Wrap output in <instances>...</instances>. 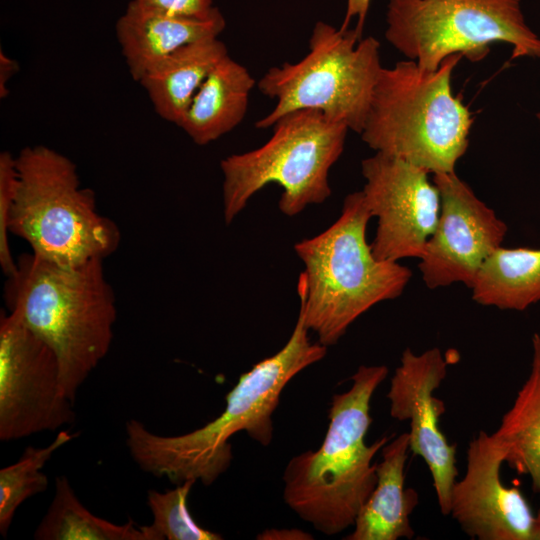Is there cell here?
I'll return each instance as SVG.
<instances>
[{
	"mask_svg": "<svg viewBox=\"0 0 540 540\" xmlns=\"http://www.w3.org/2000/svg\"><path fill=\"white\" fill-rule=\"evenodd\" d=\"M303 307L286 344L241 374L226 395L222 413L204 426L176 436H162L130 419L125 424L126 445L132 459L146 473L179 485L188 480L211 485L229 468L230 438L245 431L268 446L273 438L272 415L291 379L322 360L327 346L308 336Z\"/></svg>",
	"mask_w": 540,
	"mask_h": 540,
	"instance_id": "1",
	"label": "cell"
},
{
	"mask_svg": "<svg viewBox=\"0 0 540 540\" xmlns=\"http://www.w3.org/2000/svg\"><path fill=\"white\" fill-rule=\"evenodd\" d=\"M16 262L4 287L6 305L54 351L63 388L74 403L113 339L116 299L103 260L63 266L24 253Z\"/></svg>",
	"mask_w": 540,
	"mask_h": 540,
	"instance_id": "2",
	"label": "cell"
},
{
	"mask_svg": "<svg viewBox=\"0 0 540 540\" xmlns=\"http://www.w3.org/2000/svg\"><path fill=\"white\" fill-rule=\"evenodd\" d=\"M385 365H361L351 387L334 394L321 446L293 456L283 473V499L305 522L331 536L354 525L377 483L375 455L390 438L367 445L370 402L386 379Z\"/></svg>",
	"mask_w": 540,
	"mask_h": 540,
	"instance_id": "3",
	"label": "cell"
},
{
	"mask_svg": "<svg viewBox=\"0 0 540 540\" xmlns=\"http://www.w3.org/2000/svg\"><path fill=\"white\" fill-rule=\"evenodd\" d=\"M371 218L362 190L353 192L334 223L294 244L305 267L297 283L305 324L327 347L371 307L399 297L411 279L409 268L374 256L366 239Z\"/></svg>",
	"mask_w": 540,
	"mask_h": 540,
	"instance_id": "4",
	"label": "cell"
},
{
	"mask_svg": "<svg viewBox=\"0 0 540 540\" xmlns=\"http://www.w3.org/2000/svg\"><path fill=\"white\" fill-rule=\"evenodd\" d=\"M460 54L436 70L413 60L382 67L360 133L375 152L400 158L428 173L455 172L465 154L472 113L451 90Z\"/></svg>",
	"mask_w": 540,
	"mask_h": 540,
	"instance_id": "5",
	"label": "cell"
},
{
	"mask_svg": "<svg viewBox=\"0 0 540 540\" xmlns=\"http://www.w3.org/2000/svg\"><path fill=\"white\" fill-rule=\"evenodd\" d=\"M18 189L9 232L25 240L36 257L75 266L113 254L120 243L117 224L96 208L93 190L82 188L77 166L44 145L23 148L16 157Z\"/></svg>",
	"mask_w": 540,
	"mask_h": 540,
	"instance_id": "6",
	"label": "cell"
},
{
	"mask_svg": "<svg viewBox=\"0 0 540 540\" xmlns=\"http://www.w3.org/2000/svg\"><path fill=\"white\" fill-rule=\"evenodd\" d=\"M272 127L262 146L221 160L226 224L271 183L282 188L278 207L289 217L331 194L329 171L343 152L349 128L311 109L290 112Z\"/></svg>",
	"mask_w": 540,
	"mask_h": 540,
	"instance_id": "7",
	"label": "cell"
},
{
	"mask_svg": "<svg viewBox=\"0 0 540 540\" xmlns=\"http://www.w3.org/2000/svg\"><path fill=\"white\" fill-rule=\"evenodd\" d=\"M379 47L377 39H361L355 29L317 22L306 56L268 69L258 81L259 91L276 105L255 126L266 129L290 112L311 109L360 134L382 69Z\"/></svg>",
	"mask_w": 540,
	"mask_h": 540,
	"instance_id": "8",
	"label": "cell"
},
{
	"mask_svg": "<svg viewBox=\"0 0 540 540\" xmlns=\"http://www.w3.org/2000/svg\"><path fill=\"white\" fill-rule=\"evenodd\" d=\"M386 22L387 41L428 70L454 54L480 61L495 42L512 46L511 59L540 58L521 0H388Z\"/></svg>",
	"mask_w": 540,
	"mask_h": 540,
	"instance_id": "9",
	"label": "cell"
},
{
	"mask_svg": "<svg viewBox=\"0 0 540 540\" xmlns=\"http://www.w3.org/2000/svg\"><path fill=\"white\" fill-rule=\"evenodd\" d=\"M54 351L12 312L0 318V440L56 431L75 421Z\"/></svg>",
	"mask_w": 540,
	"mask_h": 540,
	"instance_id": "10",
	"label": "cell"
},
{
	"mask_svg": "<svg viewBox=\"0 0 540 540\" xmlns=\"http://www.w3.org/2000/svg\"><path fill=\"white\" fill-rule=\"evenodd\" d=\"M363 195L377 218L371 248L378 260L420 259L440 214V193L428 172L376 152L361 163Z\"/></svg>",
	"mask_w": 540,
	"mask_h": 540,
	"instance_id": "11",
	"label": "cell"
},
{
	"mask_svg": "<svg viewBox=\"0 0 540 540\" xmlns=\"http://www.w3.org/2000/svg\"><path fill=\"white\" fill-rule=\"evenodd\" d=\"M441 208L436 228L419 259L430 289L463 283L472 288L485 260L502 246L506 224L455 172L433 174Z\"/></svg>",
	"mask_w": 540,
	"mask_h": 540,
	"instance_id": "12",
	"label": "cell"
},
{
	"mask_svg": "<svg viewBox=\"0 0 540 540\" xmlns=\"http://www.w3.org/2000/svg\"><path fill=\"white\" fill-rule=\"evenodd\" d=\"M448 365L439 348L421 354L406 348L387 393L391 417L409 421L410 451L425 461L444 515L450 514L451 491L458 477L457 449L440 429L439 420L446 407L433 393L446 378Z\"/></svg>",
	"mask_w": 540,
	"mask_h": 540,
	"instance_id": "13",
	"label": "cell"
},
{
	"mask_svg": "<svg viewBox=\"0 0 540 540\" xmlns=\"http://www.w3.org/2000/svg\"><path fill=\"white\" fill-rule=\"evenodd\" d=\"M506 447L481 430L467 449L466 471L451 491L450 514L462 531L479 540H536L537 515L517 487L505 486Z\"/></svg>",
	"mask_w": 540,
	"mask_h": 540,
	"instance_id": "14",
	"label": "cell"
},
{
	"mask_svg": "<svg viewBox=\"0 0 540 540\" xmlns=\"http://www.w3.org/2000/svg\"><path fill=\"white\" fill-rule=\"evenodd\" d=\"M225 28L219 9L209 18L171 16L132 0L116 22V37L131 77L139 82L153 67L189 43L218 37Z\"/></svg>",
	"mask_w": 540,
	"mask_h": 540,
	"instance_id": "15",
	"label": "cell"
},
{
	"mask_svg": "<svg viewBox=\"0 0 540 540\" xmlns=\"http://www.w3.org/2000/svg\"><path fill=\"white\" fill-rule=\"evenodd\" d=\"M409 432L388 441L382 460L377 463V483L360 509L347 540L412 539L415 532L410 515L418 504V493L405 488V465L408 458Z\"/></svg>",
	"mask_w": 540,
	"mask_h": 540,
	"instance_id": "16",
	"label": "cell"
},
{
	"mask_svg": "<svg viewBox=\"0 0 540 540\" xmlns=\"http://www.w3.org/2000/svg\"><path fill=\"white\" fill-rule=\"evenodd\" d=\"M228 55L218 37L204 38L171 53L138 83L147 92L155 112L179 126L203 82Z\"/></svg>",
	"mask_w": 540,
	"mask_h": 540,
	"instance_id": "17",
	"label": "cell"
},
{
	"mask_svg": "<svg viewBox=\"0 0 540 540\" xmlns=\"http://www.w3.org/2000/svg\"><path fill=\"white\" fill-rule=\"evenodd\" d=\"M255 80L229 55L203 82L179 127L197 145H206L232 131L246 115Z\"/></svg>",
	"mask_w": 540,
	"mask_h": 540,
	"instance_id": "18",
	"label": "cell"
},
{
	"mask_svg": "<svg viewBox=\"0 0 540 540\" xmlns=\"http://www.w3.org/2000/svg\"><path fill=\"white\" fill-rule=\"evenodd\" d=\"M506 447L505 463L530 477L540 496V335L532 336L530 373L493 432Z\"/></svg>",
	"mask_w": 540,
	"mask_h": 540,
	"instance_id": "19",
	"label": "cell"
},
{
	"mask_svg": "<svg viewBox=\"0 0 540 540\" xmlns=\"http://www.w3.org/2000/svg\"><path fill=\"white\" fill-rule=\"evenodd\" d=\"M483 306L523 311L540 300V248H497L483 263L472 286Z\"/></svg>",
	"mask_w": 540,
	"mask_h": 540,
	"instance_id": "20",
	"label": "cell"
},
{
	"mask_svg": "<svg viewBox=\"0 0 540 540\" xmlns=\"http://www.w3.org/2000/svg\"><path fill=\"white\" fill-rule=\"evenodd\" d=\"M36 540H149L133 520L115 524L90 512L76 496L69 480L58 476L52 502L37 526Z\"/></svg>",
	"mask_w": 540,
	"mask_h": 540,
	"instance_id": "21",
	"label": "cell"
},
{
	"mask_svg": "<svg viewBox=\"0 0 540 540\" xmlns=\"http://www.w3.org/2000/svg\"><path fill=\"white\" fill-rule=\"evenodd\" d=\"M77 435L58 432L45 447L28 446L13 464L0 470V532L6 537L17 508L28 498L47 489L48 478L42 472L52 455Z\"/></svg>",
	"mask_w": 540,
	"mask_h": 540,
	"instance_id": "22",
	"label": "cell"
},
{
	"mask_svg": "<svg viewBox=\"0 0 540 540\" xmlns=\"http://www.w3.org/2000/svg\"><path fill=\"white\" fill-rule=\"evenodd\" d=\"M196 482L185 481L176 488L147 492V505L153 521L144 526L149 540H221L222 535L198 525L190 514L187 499Z\"/></svg>",
	"mask_w": 540,
	"mask_h": 540,
	"instance_id": "23",
	"label": "cell"
},
{
	"mask_svg": "<svg viewBox=\"0 0 540 540\" xmlns=\"http://www.w3.org/2000/svg\"><path fill=\"white\" fill-rule=\"evenodd\" d=\"M18 189L16 157L8 151L0 154V266L9 277L17 270L9 244V218Z\"/></svg>",
	"mask_w": 540,
	"mask_h": 540,
	"instance_id": "24",
	"label": "cell"
},
{
	"mask_svg": "<svg viewBox=\"0 0 540 540\" xmlns=\"http://www.w3.org/2000/svg\"><path fill=\"white\" fill-rule=\"evenodd\" d=\"M141 6L171 16L206 19L218 8L212 0H134Z\"/></svg>",
	"mask_w": 540,
	"mask_h": 540,
	"instance_id": "25",
	"label": "cell"
},
{
	"mask_svg": "<svg viewBox=\"0 0 540 540\" xmlns=\"http://www.w3.org/2000/svg\"><path fill=\"white\" fill-rule=\"evenodd\" d=\"M370 0H347L346 13L342 26V30H347L350 21L357 18V26L355 31L361 37L365 18L368 12Z\"/></svg>",
	"mask_w": 540,
	"mask_h": 540,
	"instance_id": "26",
	"label": "cell"
},
{
	"mask_svg": "<svg viewBox=\"0 0 540 540\" xmlns=\"http://www.w3.org/2000/svg\"><path fill=\"white\" fill-rule=\"evenodd\" d=\"M260 540H309L312 535L297 528L266 529L257 537Z\"/></svg>",
	"mask_w": 540,
	"mask_h": 540,
	"instance_id": "27",
	"label": "cell"
},
{
	"mask_svg": "<svg viewBox=\"0 0 540 540\" xmlns=\"http://www.w3.org/2000/svg\"><path fill=\"white\" fill-rule=\"evenodd\" d=\"M19 65L16 60L6 55L0 50V98H6L9 90L7 84L9 80L18 72Z\"/></svg>",
	"mask_w": 540,
	"mask_h": 540,
	"instance_id": "28",
	"label": "cell"
},
{
	"mask_svg": "<svg viewBox=\"0 0 540 540\" xmlns=\"http://www.w3.org/2000/svg\"><path fill=\"white\" fill-rule=\"evenodd\" d=\"M536 540H540V510H539L538 515H537Z\"/></svg>",
	"mask_w": 540,
	"mask_h": 540,
	"instance_id": "29",
	"label": "cell"
},
{
	"mask_svg": "<svg viewBox=\"0 0 540 540\" xmlns=\"http://www.w3.org/2000/svg\"><path fill=\"white\" fill-rule=\"evenodd\" d=\"M537 118H538L539 121H540V112L537 114Z\"/></svg>",
	"mask_w": 540,
	"mask_h": 540,
	"instance_id": "30",
	"label": "cell"
}]
</instances>
